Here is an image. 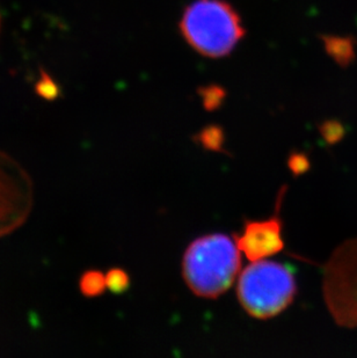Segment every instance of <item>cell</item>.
Masks as SVG:
<instances>
[{
	"mask_svg": "<svg viewBox=\"0 0 357 358\" xmlns=\"http://www.w3.org/2000/svg\"><path fill=\"white\" fill-rule=\"evenodd\" d=\"M282 220L277 216L267 220H247L243 232L237 236V245L248 260H266L284 248Z\"/></svg>",
	"mask_w": 357,
	"mask_h": 358,
	"instance_id": "obj_6",
	"label": "cell"
},
{
	"mask_svg": "<svg viewBox=\"0 0 357 358\" xmlns=\"http://www.w3.org/2000/svg\"><path fill=\"white\" fill-rule=\"evenodd\" d=\"M293 271L276 261H254L239 274L237 296L247 315L260 320L286 311L296 296Z\"/></svg>",
	"mask_w": 357,
	"mask_h": 358,
	"instance_id": "obj_3",
	"label": "cell"
},
{
	"mask_svg": "<svg viewBox=\"0 0 357 358\" xmlns=\"http://www.w3.org/2000/svg\"><path fill=\"white\" fill-rule=\"evenodd\" d=\"M323 45L327 54L341 66H348L353 63L356 56V47L353 38L348 36H323Z\"/></svg>",
	"mask_w": 357,
	"mask_h": 358,
	"instance_id": "obj_7",
	"label": "cell"
},
{
	"mask_svg": "<svg viewBox=\"0 0 357 358\" xmlns=\"http://www.w3.org/2000/svg\"><path fill=\"white\" fill-rule=\"evenodd\" d=\"M200 145L210 151H222L224 145V131L217 125H209L203 129L197 135Z\"/></svg>",
	"mask_w": 357,
	"mask_h": 358,
	"instance_id": "obj_10",
	"label": "cell"
},
{
	"mask_svg": "<svg viewBox=\"0 0 357 358\" xmlns=\"http://www.w3.org/2000/svg\"><path fill=\"white\" fill-rule=\"evenodd\" d=\"M321 132L327 143L334 144L344 137V128L340 122L332 120V121L323 122L321 125Z\"/></svg>",
	"mask_w": 357,
	"mask_h": 358,
	"instance_id": "obj_13",
	"label": "cell"
},
{
	"mask_svg": "<svg viewBox=\"0 0 357 358\" xmlns=\"http://www.w3.org/2000/svg\"><path fill=\"white\" fill-rule=\"evenodd\" d=\"M1 28H3V14H1V10H0V35H1Z\"/></svg>",
	"mask_w": 357,
	"mask_h": 358,
	"instance_id": "obj_15",
	"label": "cell"
},
{
	"mask_svg": "<svg viewBox=\"0 0 357 358\" xmlns=\"http://www.w3.org/2000/svg\"><path fill=\"white\" fill-rule=\"evenodd\" d=\"M178 26L186 42L208 58L226 57L245 36L241 17L225 0L192 1Z\"/></svg>",
	"mask_w": 357,
	"mask_h": 358,
	"instance_id": "obj_2",
	"label": "cell"
},
{
	"mask_svg": "<svg viewBox=\"0 0 357 358\" xmlns=\"http://www.w3.org/2000/svg\"><path fill=\"white\" fill-rule=\"evenodd\" d=\"M323 290L334 320L344 327L357 326V239L332 254L323 271Z\"/></svg>",
	"mask_w": 357,
	"mask_h": 358,
	"instance_id": "obj_4",
	"label": "cell"
},
{
	"mask_svg": "<svg viewBox=\"0 0 357 358\" xmlns=\"http://www.w3.org/2000/svg\"><path fill=\"white\" fill-rule=\"evenodd\" d=\"M241 252L236 239L223 234H206L187 247L182 276L199 297L216 299L229 290L240 274Z\"/></svg>",
	"mask_w": 357,
	"mask_h": 358,
	"instance_id": "obj_1",
	"label": "cell"
},
{
	"mask_svg": "<svg viewBox=\"0 0 357 358\" xmlns=\"http://www.w3.org/2000/svg\"><path fill=\"white\" fill-rule=\"evenodd\" d=\"M79 289L85 297L94 298L102 296L107 289L106 274L94 269L85 271L79 280Z\"/></svg>",
	"mask_w": 357,
	"mask_h": 358,
	"instance_id": "obj_8",
	"label": "cell"
},
{
	"mask_svg": "<svg viewBox=\"0 0 357 358\" xmlns=\"http://www.w3.org/2000/svg\"><path fill=\"white\" fill-rule=\"evenodd\" d=\"M34 185L20 162L0 150V238L19 230L31 216Z\"/></svg>",
	"mask_w": 357,
	"mask_h": 358,
	"instance_id": "obj_5",
	"label": "cell"
},
{
	"mask_svg": "<svg viewBox=\"0 0 357 358\" xmlns=\"http://www.w3.org/2000/svg\"><path fill=\"white\" fill-rule=\"evenodd\" d=\"M106 282H107V289H109L113 294H123L130 287L129 275L121 268L109 269L106 274Z\"/></svg>",
	"mask_w": 357,
	"mask_h": 358,
	"instance_id": "obj_12",
	"label": "cell"
},
{
	"mask_svg": "<svg viewBox=\"0 0 357 358\" xmlns=\"http://www.w3.org/2000/svg\"><path fill=\"white\" fill-rule=\"evenodd\" d=\"M289 167L295 174H300L309 169V159L304 155L297 153L290 157Z\"/></svg>",
	"mask_w": 357,
	"mask_h": 358,
	"instance_id": "obj_14",
	"label": "cell"
},
{
	"mask_svg": "<svg viewBox=\"0 0 357 358\" xmlns=\"http://www.w3.org/2000/svg\"><path fill=\"white\" fill-rule=\"evenodd\" d=\"M200 96L206 110H215L222 106L225 100L226 93L222 87L217 85H209L200 90Z\"/></svg>",
	"mask_w": 357,
	"mask_h": 358,
	"instance_id": "obj_11",
	"label": "cell"
},
{
	"mask_svg": "<svg viewBox=\"0 0 357 358\" xmlns=\"http://www.w3.org/2000/svg\"><path fill=\"white\" fill-rule=\"evenodd\" d=\"M35 93L46 101H55L61 96V87L43 68L40 69V78L35 84Z\"/></svg>",
	"mask_w": 357,
	"mask_h": 358,
	"instance_id": "obj_9",
	"label": "cell"
}]
</instances>
